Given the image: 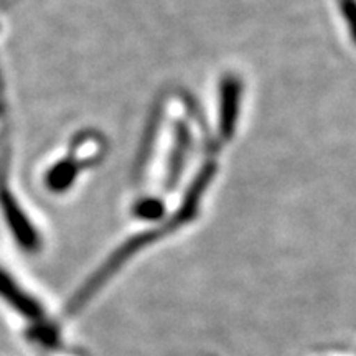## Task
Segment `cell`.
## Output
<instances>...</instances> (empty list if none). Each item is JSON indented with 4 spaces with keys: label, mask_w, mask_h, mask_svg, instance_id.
<instances>
[{
    "label": "cell",
    "mask_w": 356,
    "mask_h": 356,
    "mask_svg": "<svg viewBox=\"0 0 356 356\" xmlns=\"http://www.w3.org/2000/svg\"><path fill=\"white\" fill-rule=\"evenodd\" d=\"M162 204L157 202H144L142 204L137 207L136 213L140 218H145V220H157V218L162 216Z\"/></svg>",
    "instance_id": "4"
},
{
    "label": "cell",
    "mask_w": 356,
    "mask_h": 356,
    "mask_svg": "<svg viewBox=\"0 0 356 356\" xmlns=\"http://www.w3.org/2000/svg\"><path fill=\"white\" fill-rule=\"evenodd\" d=\"M236 97H238V92H236L234 84H228L226 86V96L225 99L226 102L222 106V118H221V124H222V134L226 132V136L231 134V127H233L234 122V114H236Z\"/></svg>",
    "instance_id": "3"
},
{
    "label": "cell",
    "mask_w": 356,
    "mask_h": 356,
    "mask_svg": "<svg viewBox=\"0 0 356 356\" xmlns=\"http://www.w3.org/2000/svg\"><path fill=\"white\" fill-rule=\"evenodd\" d=\"M0 297L13 307L20 315L30 320H42L44 317L43 307L30 293H26L19 284L10 277V274L3 270L0 266Z\"/></svg>",
    "instance_id": "2"
},
{
    "label": "cell",
    "mask_w": 356,
    "mask_h": 356,
    "mask_svg": "<svg viewBox=\"0 0 356 356\" xmlns=\"http://www.w3.org/2000/svg\"><path fill=\"white\" fill-rule=\"evenodd\" d=\"M30 338H33L35 341H40L43 345H53V341H55V328L40 325L38 328H32Z\"/></svg>",
    "instance_id": "5"
},
{
    "label": "cell",
    "mask_w": 356,
    "mask_h": 356,
    "mask_svg": "<svg viewBox=\"0 0 356 356\" xmlns=\"http://www.w3.org/2000/svg\"><path fill=\"white\" fill-rule=\"evenodd\" d=\"M0 204H2L8 228H10L13 236H15V241L19 243V246L29 252L37 251L40 248V238L37 231H35L32 222L25 216V213L22 211V208L17 204V202L8 191H0Z\"/></svg>",
    "instance_id": "1"
}]
</instances>
